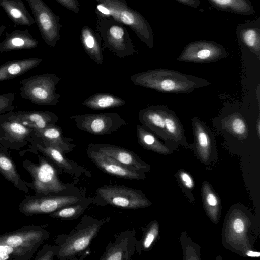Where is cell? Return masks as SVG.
Returning <instances> with one entry per match:
<instances>
[{"instance_id":"cell-24","label":"cell","mask_w":260,"mask_h":260,"mask_svg":"<svg viewBox=\"0 0 260 260\" xmlns=\"http://www.w3.org/2000/svg\"><path fill=\"white\" fill-rule=\"evenodd\" d=\"M0 6L16 25L31 26L36 23L22 0H0Z\"/></svg>"},{"instance_id":"cell-5","label":"cell","mask_w":260,"mask_h":260,"mask_svg":"<svg viewBox=\"0 0 260 260\" xmlns=\"http://www.w3.org/2000/svg\"><path fill=\"white\" fill-rule=\"evenodd\" d=\"M95 13L98 34L105 47L121 58L133 55L136 49L124 25L110 17Z\"/></svg>"},{"instance_id":"cell-2","label":"cell","mask_w":260,"mask_h":260,"mask_svg":"<svg viewBox=\"0 0 260 260\" xmlns=\"http://www.w3.org/2000/svg\"><path fill=\"white\" fill-rule=\"evenodd\" d=\"M95 12L110 17L131 28L149 48L154 45L153 32L149 23L138 11L130 7L125 0H94Z\"/></svg>"},{"instance_id":"cell-16","label":"cell","mask_w":260,"mask_h":260,"mask_svg":"<svg viewBox=\"0 0 260 260\" xmlns=\"http://www.w3.org/2000/svg\"><path fill=\"white\" fill-rule=\"evenodd\" d=\"M35 148L53 163L59 171L69 174L77 178L87 171L72 160L66 157L64 153L59 149L44 142L41 141L40 142L36 143Z\"/></svg>"},{"instance_id":"cell-43","label":"cell","mask_w":260,"mask_h":260,"mask_svg":"<svg viewBox=\"0 0 260 260\" xmlns=\"http://www.w3.org/2000/svg\"><path fill=\"white\" fill-rule=\"evenodd\" d=\"M246 254L248 256L252 257H258L260 255L259 252L251 250L248 251Z\"/></svg>"},{"instance_id":"cell-10","label":"cell","mask_w":260,"mask_h":260,"mask_svg":"<svg viewBox=\"0 0 260 260\" xmlns=\"http://www.w3.org/2000/svg\"><path fill=\"white\" fill-rule=\"evenodd\" d=\"M76 126L95 136L110 134L127 124L117 113L85 114L72 115Z\"/></svg>"},{"instance_id":"cell-28","label":"cell","mask_w":260,"mask_h":260,"mask_svg":"<svg viewBox=\"0 0 260 260\" xmlns=\"http://www.w3.org/2000/svg\"><path fill=\"white\" fill-rule=\"evenodd\" d=\"M214 8L243 15H252L255 10L249 0H208Z\"/></svg>"},{"instance_id":"cell-17","label":"cell","mask_w":260,"mask_h":260,"mask_svg":"<svg viewBox=\"0 0 260 260\" xmlns=\"http://www.w3.org/2000/svg\"><path fill=\"white\" fill-rule=\"evenodd\" d=\"M237 40L243 51L260 57V19L239 25L236 30Z\"/></svg>"},{"instance_id":"cell-27","label":"cell","mask_w":260,"mask_h":260,"mask_svg":"<svg viewBox=\"0 0 260 260\" xmlns=\"http://www.w3.org/2000/svg\"><path fill=\"white\" fill-rule=\"evenodd\" d=\"M42 59L29 58L10 61L0 66V81L19 76L39 65Z\"/></svg>"},{"instance_id":"cell-14","label":"cell","mask_w":260,"mask_h":260,"mask_svg":"<svg viewBox=\"0 0 260 260\" xmlns=\"http://www.w3.org/2000/svg\"><path fill=\"white\" fill-rule=\"evenodd\" d=\"M86 153L91 161L107 174L129 180L144 178V172L130 170L101 152L87 147Z\"/></svg>"},{"instance_id":"cell-38","label":"cell","mask_w":260,"mask_h":260,"mask_svg":"<svg viewBox=\"0 0 260 260\" xmlns=\"http://www.w3.org/2000/svg\"><path fill=\"white\" fill-rule=\"evenodd\" d=\"M63 7L74 13L80 11V5L78 0H55Z\"/></svg>"},{"instance_id":"cell-4","label":"cell","mask_w":260,"mask_h":260,"mask_svg":"<svg viewBox=\"0 0 260 260\" xmlns=\"http://www.w3.org/2000/svg\"><path fill=\"white\" fill-rule=\"evenodd\" d=\"M106 222L104 219L84 215L78 225L59 244V248L56 254L57 258L63 260L72 259L84 252L89 247Z\"/></svg>"},{"instance_id":"cell-13","label":"cell","mask_w":260,"mask_h":260,"mask_svg":"<svg viewBox=\"0 0 260 260\" xmlns=\"http://www.w3.org/2000/svg\"><path fill=\"white\" fill-rule=\"evenodd\" d=\"M87 147L107 155L130 170L143 172L148 170L147 164L135 153L125 148L104 143H89Z\"/></svg>"},{"instance_id":"cell-34","label":"cell","mask_w":260,"mask_h":260,"mask_svg":"<svg viewBox=\"0 0 260 260\" xmlns=\"http://www.w3.org/2000/svg\"><path fill=\"white\" fill-rule=\"evenodd\" d=\"M37 250L0 243V253L11 256L13 260H29L31 259Z\"/></svg>"},{"instance_id":"cell-9","label":"cell","mask_w":260,"mask_h":260,"mask_svg":"<svg viewBox=\"0 0 260 260\" xmlns=\"http://www.w3.org/2000/svg\"><path fill=\"white\" fill-rule=\"evenodd\" d=\"M32 11L41 36L50 47H55L62 25L60 17L43 0H26Z\"/></svg>"},{"instance_id":"cell-26","label":"cell","mask_w":260,"mask_h":260,"mask_svg":"<svg viewBox=\"0 0 260 260\" xmlns=\"http://www.w3.org/2000/svg\"><path fill=\"white\" fill-rule=\"evenodd\" d=\"M165 131L168 142H173L186 147L189 146L184 135L182 124L177 115L172 110L164 105Z\"/></svg>"},{"instance_id":"cell-31","label":"cell","mask_w":260,"mask_h":260,"mask_svg":"<svg viewBox=\"0 0 260 260\" xmlns=\"http://www.w3.org/2000/svg\"><path fill=\"white\" fill-rule=\"evenodd\" d=\"M136 135L138 143L145 149L162 154L170 153V149L154 134L143 126L137 125Z\"/></svg>"},{"instance_id":"cell-46","label":"cell","mask_w":260,"mask_h":260,"mask_svg":"<svg viewBox=\"0 0 260 260\" xmlns=\"http://www.w3.org/2000/svg\"><path fill=\"white\" fill-rule=\"evenodd\" d=\"M7 27L5 25L0 24V38L2 35L4 33Z\"/></svg>"},{"instance_id":"cell-18","label":"cell","mask_w":260,"mask_h":260,"mask_svg":"<svg viewBox=\"0 0 260 260\" xmlns=\"http://www.w3.org/2000/svg\"><path fill=\"white\" fill-rule=\"evenodd\" d=\"M196 151L204 160H208L215 147V137L209 127L197 117L191 120Z\"/></svg>"},{"instance_id":"cell-15","label":"cell","mask_w":260,"mask_h":260,"mask_svg":"<svg viewBox=\"0 0 260 260\" xmlns=\"http://www.w3.org/2000/svg\"><path fill=\"white\" fill-rule=\"evenodd\" d=\"M134 231L121 232L115 241L108 244L100 260H129L136 250Z\"/></svg>"},{"instance_id":"cell-44","label":"cell","mask_w":260,"mask_h":260,"mask_svg":"<svg viewBox=\"0 0 260 260\" xmlns=\"http://www.w3.org/2000/svg\"><path fill=\"white\" fill-rule=\"evenodd\" d=\"M256 132L259 138L260 136V116L258 115L257 119L256 122Z\"/></svg>"},{"instance_id":"cell-29","label":"cell","mask_w":260,"mask_h":260,"mask_svg":"<svg viewBox=\"0 0 260 260\" xmlns=\"http://www.w3.org/2000/svg\"><path fill=\"white\" fill-rule=\"evenodd\" d=\"M125 104L124 99L108 93H98L86 98L82 105L93 110H103Z\"/></svg>"},{"instance_id":"cell-6","label":"cell","mask_w":260,"mask_h":260,"mask_svg":"<svg viewBox=\"0 0 260 260\" xmlns=\"http://www.w3.org/2000/svg\"><path fill=\"white\" fill-rule=\"evenodd\" d=\"M94 202L98 205L134 210L145 208L151 203L139 190L123 185H103L96 190Z\"/></svg>"},{"instance_id":"cell-20","label":"cell","mask_w":260,"mask_h":260,"mask_svg":"<svg viewBox=\"0 0 260 260\" xmlns=\"http://www.w3.org/2000/svg\"><path fill=\"white\" fill-rule=\"evenodd\" d=\"M9 120L19 122L36 132L55 124L59 118L52 112L34 110L18 112L9 117Z\"/></svg>"},{"instance_id":"cell-11","label":"cell","mask_w":260,"mask_h":260,"mask_svg":"<svg viewBox=\"0 0 260 260\" xmlns=\"http://www.w3.org/2000/svg\"><path fill=\"white\" fill-rule=\"evenodd\" d=\"M228 55V50L222 45L213 41L197 40L188 43L177 60L206 63L221 60Z\"/></svg>"},{"instance_id":"cell-39","label":"cell","mask_w":260,"mask_h":260,"mask_svg":"<svg viewBox=\"0 0 260 260\" xmlns=\"http://www.w3.org/2000/svg\"><path fill=\"white\" fill-rule=\"evenodd\" d=\"M233 231L237 235H242L245 229V224L244 220L240 217L235 218L232 223Z\"/></svg>"},{"instance_id":"cell-45","label":"cell","mask_w":260,"mask_h":260,"mask_svg":"<svg viewBox=\"0 0 260 260\" xmlns=\"http://www.w3.org/2000/svg\"><path fill=\"white\" fill-rule=\"evenodd\" d=\"M13 260V257L7 254L0 253V260Z\"/></svg>"},{"instance_id":"cell-21","label":"cell","mask_w":260,"mask_h":260,"mask_svg":"<svg viewBox=\"0 0 260 260\" xmlns=\"http://www.w3.org/2000/svg\"><path fill=\"white\" fill-rule=\"evenodd\" d=\"M38 45V40L27 29H15L5 34V39L0 43V52L33 49Z\"/></svg>"},{"instance_id":"cell-47","label":"cell","mask_w":260,"mask_h":260,"mask_svg":"<svg viewBox=\"0 0 260 260\" xmlns=\"http://www.w3.org/2000/svg\"><path fill=\"white\" fill-rule=\"evenodd\" d=\"M2 140V138L0 137V141Z\"/></svg>"},{"instance_id":"cell-30","label":"cell","mask_w":260,"mask_h":260,"mask_svg":"<svg viewBox=\"0 0 260 260\" xmlns=\"http://www.w3.org/2000/svg\"><path fill=\"white\" fill-rule=\"evenodd\" d=\"M223 129L239 140L246 139L249 134L248 127L244 117L237 112L231 113L222 120Z\"/></svg>"},{"instance_id":"cell-40","label":"cell","mask_w":260,"mask_h":260,"mask_svg":"<svg viewBox=\"0 0 260 260\" xmlns=\"http://www.w3.org/2000/svg\"><path fill=\"white\" fill-rule=\"evenodd\" d=\"M180 176L182 182L187 188L191 189L193 187V181L188 173L182 172L180 173Z\"/></svg>"},{"instance_id":"cell-37","label":"cell","mask_w":260,"mask_h":260,"mask_svg":"<svg viewBox=\"0 0 260 260\" xmlns=\"http://www.w3.org/2000/svg\"><path fill=\"white\" fill-rule=\"evenodd\" d=\"M14 100V93L0 94V113L9 109H13L12 102Z\"/></svg>"},{"instance_id":"cell-33","label":"cell","mask_w":260,"mask_h":260,"mask_svg":"<svg viewBox=\"0 0 260 260\" xmlns=\"http://www.w3.org/2000/svg\"><path fill=\"white\" fill-rule=\"evenodd\" d=\"M11 142L21 144L28 137L32 129L14 120L5 122L2 125Z\"/></svg>"},{"instance_id":"cell-8","label":"cell","mask_w":260,"mask_h":260,"mask_svg":"<svg viewBox=\"0 0 260 260\" xmlns=\"http://www.w3.org/2000/svg\"><path fill=\"white\" fill-rule=\"evenodd\" d=\"M73 191L60 194L26 196L19 203V211L26 216L49 214L67 205L78 203L85 198Z\"/></svg>"},{"instance_id":"cell-25","label":"cell","mask_w":260,"mask_h":260,"mask_svg":"<svg viewBox=\"0 0 260 260\" xmlns=\"http://www.w3.org/2000/svg\"><path fill=\"white\" fill-rule=\"evenodd\" d=\"M80 38L82 46L91 59L98 64L104 61V55L101 41L98 35L87 25L83 26Z\"/></svg>"},{"instance_id":"cell-12","label":"cell","mask_w":260,"mask_h":260,"mask_svg":"<svg viewBox=\"0 0 260 260\" xmlns=\"http://www.w3.org/2000/svg\"><path fill=\"white\" fill-rule=\"evenodd\" d=\"M49 235V232L42 226L28 225L0 234V243L37 250Z\"/></svg>"},{"instance_id":"cell-1","label":"cell","mask_w":260,"mask_h":260,"mask_svg":"<svg viewBox=\"0 0 260 260\" xmlns=\"http://www.w3.org/2000/svg\"><path fill=\"white\" fill-rule=\"evenodd\" d=\"M131 81L136 85L165 93L188 94L195 89L210 84L205 79L179 71L158 68L132 75Z\"/></svg>"},{"instance_id":"cell-32","label":"cell","mask_w":260,"mask_h":260,"mask_svg":"<svg viewBox=\"0 0 260 260\" xmlns=\"http://www.w3.org/2000/svg\"><path fill=\"white\" fill-rule=\"evenodd\" d=\"M93 202V200L92 199L85 198L78 203L65 206L49 213L48 216L61 220H74L80 217L89 205Z\"/></svg>"},{"instance_id":"cell-22","label":"cell","mask_w":260,"mask_h":260,"mask_svg":"<svg viewBox=\"0 0 260 260\" xmlns=\"http://www.w3.org/2000/svg\"><path fill=\"white\" fill-rule=\"evenodd\" d=\"M35 135L41 141L59 149L64 154L71 152L76 146L72 143L73 140L64 137L61 128L55 124L36 131Z\"/></svg>"},{"instance_id":"cell-42","label":"cell","mask_w":260,"mask_h":260,"mask_svg":"<svg viewBox=\"0 0 260 260\" xmlns=\"http://www.w3.org/2000/svg\"><path fill=\"white\" fill-rule=\"evenodd\" d=\"M178 2L187 5L188 6L196 8L200 5L199 0H176Z\"/></svg>"},{"instance_id":"cell-35","label":"cell","mask_w":260,"mask_h":260,"mask_svg":"<svg viewBox=\"0 0 260 260\" xmlns=\"http://www.w3.org/2000/svg\"><path fill=\"white\" fill-rule=\"evenodd\" d=\"M158 234V226L156 222H153L144 233L140 244L136 243V246L139 245L136 249H149L155 241Z\"/></svg>"},{"instance_id":"cell-19","label":"cell","mask_w":260,"mask_h":260,"mask_svg":"<svg viewBox=\"0 0 260 260\" xmlns=\"http://www.w3.org/2000/svg\"><path fill=\"white\" fill-rule=\"evenodd\" d=\"M138 119L144 127L168 142L165 131L164 105H152L143 108L138 113Z\"/></svg>"},{"instance_id":"cell-7","label":"cell","mask_w":260,"mask_h":260,"mask_svg":"<svg viewBox=\"0 0 260 260\" xmlns=\"http://www.w3.org/2000/svg\"><path fill=\"white\" fill-rule=\"evenodd\" d=\"M60 78L55 74H44L25 78L21 81L20 95L38 105H54L60 95L56 93Z\"/></svg>"},{"instance_id":"cell-3","label":"cell","mask_w":260,"mask_h":260,"mask_svg":"<svg viewBox=\"0 0 260 260\" xmlns=\"http://www.w3.org/2000/svg\"><path fill=\"white\" fill-rule=\"evenodd\" d=\"M39 162L36 164L25 159L22 161L23 168L32 178L28 182L29 188L36 195L60 194L74 191L73 186L62 182L58 177V169L46 157L39 155Z\"/></svg>"},{"instance_id":"cell-23","label":"cell","mask_w":260,"mask_h":260,"mask_svg":"<svg viewBox=\"0 0 260 260\" xmlns=\"http://www.w3.org/2000/svg\"><path fill=\"white\" fill-rule=\"evenodd\" d=\"M0 174L15 188L26 193L30 191L28 182L21 177L9 153L6 150L1 147Z\"/></svg>"},{"instance_id":"cell-41","label":"cell","mask_w":260,"mask_h":260,"mask_svg":"<svg viewBox=\"0 0 260 260\" xmlns=\"http://www.w3.org/2000/svg\"><path fill=\"white\" fill-rule=\"evenodd\" d=\"M206 201L210 206L215 207L218 204V200L216 196L212 192H209L206 195Z\"/></svg>"},{"instance_id":"cell-36","label":"cell","mask_w":260,"mask_h":260,"mask_svg":"<svg viewBox=\"0 0 260 260\" xmlns=\"http://www.w3.org/2000/svg\"><path fill=\"white\" fill-rule=\"evenodd\" d=\"M59 248V245L53 246L46 245L37 252L33 259L53 260L54 257L56 256Z\"/></svg>"}]
</instances>
